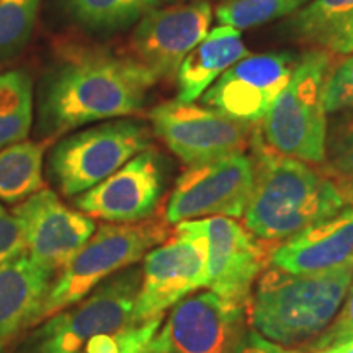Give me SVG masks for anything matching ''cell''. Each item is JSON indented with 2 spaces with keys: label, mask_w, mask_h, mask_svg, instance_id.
I'll use <instances>...</instances> for the list:
<instances>
[{
  "label": "cell",
  "mask_w": 353,
  "mask_h": 353,
  "mask_svg": "<svg viewBox=\"0 0 353 353\" xmlns=\"http://www.w3.org/2000/svg\"><path fill=\"white\" fill-rule=\"evenodd\" d=\"M156 83L151 70L130 56L65 46L38 85V138L52 139L90 123L138 113Z\"/></svg>",
  "instance_id": "1"
},
{
  "label": "cell",
  "mask_w": 353,
  "mask_h": 353,
  "mask_svg": "<svg viewBox=\"0 0 353 353\" xmlns=\"http://www.w3.org/2000/svg\"><path fill=\"white\" fill-rule=\"evenodd\" d=\"M250 144L254 182L242 218L257 239L280 244L348 206L321 167L275 152L259 130Z\"/></svg>",
  "instance_id": "2"
},
{
  "label": "cell",
  "mask_w": 353,
  "mask_h": 353,
  "mask_svg": "<svg viewBox=\"0 0 353 353\" xmlns=\"http://www.w3.org/2000/svg\"><path fill=\"white\" fill-rule=\"evenodd\" d=\"M353 280V262L316 273L278 268L260 276L247 306L250 324L280 345L314 341L337 316Z\"/></svg>",
  "instance_id": "3"
},
{
  "label": "cell",
  "mask_w": 353,
  "mask_h": 353,
  "mask_svg": "<svg viewBox=\"0 0 353 353\" xmlns=\"http://www.w3.org/2000/svg\"><path fill=\"white\" fill-rule=\"evenodd\" d=\"M332 64L324 50L304 52L296 61L290 82L273 101L257 128L260 138L281 156L322 165L327 152V113L322 87Z\"/></svg>",
  "instance_id": "4"
},
{
  "label": "cell",
  "mask_w": 353,
  "mask_h": 353,
  "mask_svg": "<svg viewBox=\"0 0 353 353\" xmlns=\"http://www.w3.org/2000/svg\"><path fill=\"white\" fill-rule=\"evenodd\" d=\"M170 236V224L161 216H151L138 223L101 224L76 257L54 278L43 303L38 324L79 303L101 281L132 267Z\"/></svg>",
  "instance_id": "5"
},
{
  "label": "cell",
  "mask_w": 353,
  "mask_h": 353,
  "mask_svg": "<svg viewBox=\"0 0 353 353\" xmlns=\"http://www.w3.org/2000/svg\"><path fill=\"white\" fill-rule=\"evenodd\" d=\"M141 278L138 267L114 273L90 291V296L41 321L15 353H77L94 335L131 327Z\"/></svg>",
  "instance_id": "6"
},
{
  "label": "cell",
  "mask_w": 353,
  "mask_h": 353,
  "mask_svg": "<svg viewBox=\"0 0 353 353\" xmlns=\"http://www.w3.org/2000/svg\"><path fill=\"white\" fill-rule=\"evenodd\" d=\"M151 148L143 123L117 120L65 136L48 157V176L64 196L82 195Z\"/></svg>",
  "instance_id": "7"
},
{
  "label": "cell",
  "mask_w": 353,
  "mask_h": 353,
  "mask_svg": "<svg viewBox=\"0 0 353 353\" xmlns=\"http://www.w3.org/2000/svg\"><path fill=\"white\" fill-rule=\"evenodd\" d=\"M143 278L136 298L134 325L164 316L167 309L206 286V242L193 228L192 221L176 224L172 234L157 249L144 255Z\"/></svg>",
  "instance_id": "8"
},
{
  "label": "cell",
  "mask_w": 353,
  "mask_h": 353,
  "mask_svg": "<svg viewBox=\"0 0 353 353\" xmlns=\"http://www.w3.org/2000/svg\"><path fill=\"white\" fill-rule=\"evenodd\" d=\"M149 120L157 138L187 167L244 152L254 132L250 125L195 101H165L149 112Z\"/></svg>",
  "instance_id": "9"
},
{
  "label": "cell",
  "mask_w": 353,
  "mask_h": 353,
  "mask_svg": "<svg viewBox=\"0 0 353 353\" xmlns=\"http://www.w3.org/2000/svg\"><path fill=\"white\" fill-rule=\"evenodd\" d=\"M252 182L254 162L244 152L188 167L176 179L164 219L169 224H179L208 216L241 218Z\"/></svg>",
  "instance_id": "10"
},
{
  "label": "cell",
  "mask_w": 353,
  "mask_h": 353,
  "mask_svg": "<svg viewBox=\"0 0 353 353\" xmlns=\"http://www.w3.org/2000/svg\"><path fill=\"white\" fill-rule=\"evenodd\" d=\"M192 224L206 242V286L229 303L249 306L254 281L276 244L257 239L228 216L192 219Z\"/></svg>",
  "instance_id": "11"
},
{
  "label": "cell",
  "mask_w": 353,
  "mask_h": 353,
  "mask_svg": "<svg viewBox=\"0 0 353 353\" xmlns=\"http://www.w3.org/2000/svg\"><path fill=\"white\" fill-rule=\"evenodd\" d=\"M247 307L213 291L176 303L145 353H231L244 334Z\"/></svg>",
  "instance_id": "12"
},
{
  "label": "cell",
  "mask_w": 353,
  "mask_h": 353,
  "mask_svg": "<svg viewBox=\"0 0 353 353\" xmlns=\"http://www.w3.org/2000/svg\"><path fill=\"white\" fill-rule=\"evenodd\" d=\"M26 254L34 263L57 276L94 236L95 221L69 208L56 192L41 188L13 208Z\"/></svg>",
  "instance_id": "13"
},
{
  "label": "cell",
  "mask_w": 353,
  "mask_h": 353,
  "mask_svg": "<svg viewBox=\"0 0 353 353\" xmlns=\"http://www.w3.org/2000/svg\"><path fill=\"white\" fill-rule=\"evenodd\" d=\"M213 8L206 0L152 8L136 23L132 59L159 79H174L180 64L210 32Z\"/></svg>",
  "instance_id": "14"
},
{
  "label": "cell",
  "mask_w": 353,
  "mask_h": 353,
  "mask_svg": "<svg viewBox=\"0 0 353 353\" xmlns=\"http://www.w3.org/2000/svg\"><path fill=\"white\" fill-rule=\"evenodd\" d=\"M296 57L290 52L249 54L203 94V103L245 125H259L290 82Z\"/></svg>",
  "instance_id": "15"
},
{
  "label": "cell",
  "mask_w": 353,
  "mask_h": 353,
  "mask_svg": "<svg viewBox=\"0 0 353 353\" xmlns=\"http://www.w3.org/2000/svg\"><path fill=\"white\" fill-rule=\"evenodd\" d=\"M165 185L164 159L149 148L103 182L76 198V208L92 219L138 223L156 213Z\"/></svg>",
  "instance_id": "16"
},
{
  "label": "cell",
  "mask_w": 353,
  "mask_h": 353,
  "mask_svg": "<svg viewBox=\"0 0 353 353\" xmlns=\"http://www.w3.org/2000/svg\"><path fill=\"white\" fill-rule=\"evenodd\" d=\"M348 262H353V206L276 244L268 260L288 273L324 272Z\"/></svg>",
  "instance_id": "17"
},
{
  "label": "cell",
  "mask_w": 353,
  "mask_h": 353,
  "mask_svg": "<svg viewBox=\"0 0 353 353\" xmlns=\"http://www.w3.org/2000/svg\"><path fill=\"white\" fill-rule=\"evenodd\" d=\"M54 278L26 252L0 265V353L26 329L37 327Z\"/></svg>",
  "instance_id": "18"
},
{
  "label": "cell",
  "mask_w": 353,
  "mask_h": 353,
  "mask_svg": "<svg viewBox=\"0 0 353 353\" xmlns=\"http://www.w3.org/2000/svg\"><path fill=\"white\" fill-rule=\"evenodd\" d=\"M249 56L241 30L221 25L188 52L176 72V100L193 103L200 99L229 68Z\"/></svg>",
  "instance_id": "19"
},
{
  "label": "cell",
  "mask_w": 353,
  "mask_h": 353,
  "mask_svg": "<svg viewBox=\"0 0 353 353\" xmlns=\"http://www.w3.org/2000/svg\"><path fill=\"white\" fill-rule=\"evenodd\" d=\"M46 141H20L0 151V201L19 205L43 188Z\"/></svg>",
  "instance_id": "20"
},
{
  "label": "cell",
  "mask_w": 353,
  "mask_h": 353,
  "mask_svg": "<svg viewBox=\"0 0 353 353\" xmlns=\"http://www.w3.org/2000/svg\"><path fill=\"white\" fill-rule=\"evenodd\" d=\"M159 0H64L65 10L82 28L113 33L138 23Z\"/></svg>",
  "instance_id": "21"
},
{
  "label": "cell",
  "mask_w": 353,
  "mask_h": 353,
  "mask_svg": "<svg viewBox=\"0 0 353 353\" xmlns=\"http://www.w3.org/2000/svg\"><path fill=\"white\" fill-rule=\"evenodd\" d=\"M312 0H224L216 8L221 25L237 30L252 28L276 19L291 17Z\"/></svg>",
  "instance_id": "22"
},
{
  "label": "cell",
  "mask_w": 353,
  "mask_h": 353,
  "mask_svg": "<svg viewBox=\"0 0 353 353\" xmlns=\"http://www.w3.org/2000/svg\"><path fill=\"white\" fill-rule=\"evenodd\" d=\"M41 0H0V61L23 52L33 37Z\"/></svg>",
  "instance_id": "23"
},
{
  "label": "cell",
  "mask_w": 353,
  "mask_h": 353,
  "mask_svg": "<svg viewBox=\"0 0 353 353\" xmlns=\"http://www.w3.org/2000/svg\"><path fill=\"white\" fill-rule=\"evenodd\" d=\"M353 15V0H312L291 15L290 30L303 41L316 44L325 33Z\"/></svg>",
  "instance_id": "24"
},
{
  "label": "cell",
  "mask_w": 353,
  "mask_h": 353,
  "mask_svg": "<svg viewBox=\"0 0 353 353\" xmlns=\"http://www.w3.org/2000/svg\"><path fill=\"white\" fill-rule=\"evenodd\" d=\"M335 183L348 206H353V126L337 131L327 141L324 164L319 165Z\"/></svg>",
  "instance_id": "25"
},
{
  "label": "cell",
  "mask_w": 353,
  "mask_h": 353,
  "mask_svg": "<svg viewBox=\"0 0 353 353\" xmlns=\"http://www.w3.org/2000/svg\"><path fill=\"white\" fill-rule=\"evenodd\" d=\"M34 114V83L25 69L0 72V117Z\"/></svg>",
  "instance_id": "26"
},
{
  "label": "cell",
  "mask_w": 353,
  "mask_h": 353,
  "mask_svg": "<svg viewBox=\"0 0 353 353\" xmlns=\"http://www.w3.org/2000/svg\"><path fill=\"white\" fill-rule=\"evenodd\" d=\"M325 113L353 112V52L332 63L322 87Z\"/></svg>",
  "instance_id": "27"
},
{
  "label": "cell",
  "mask_w": 353,
  "mask_h": 353,
  "mask_svg": "<svg viewBox=\"0 0 353 353\" xmlns=\"http://www.w3.org/2000/svg\"><path fill=\"white\" fill-rule=\"evenodd\" d=\"M353 339V280L350 288L347 291V296L343 299L337 316L327 325L321 335H317L314 341L309 342L306 350L316 352L324 350V348L337 347Z\"/></svg>",
  "instance_id": "28"
},
{
  "label": "cell",
  "mask_w": 353,
  "mask_h": 353,
  "mask_svg": "<svg viewBox=\"0 0 353 353\" xmlns=\"http://www.w3.org/2000/svg\"><path fill=\"white\" fill-rule=\"evenodd\" d=\"M25 252L26 245L19 221L0 205V265Z\"/></svg>",
  "instance_id": "29"
},
{
  "label": "cell",
  "mask_w": 353,
  "mask_h": 353,
  "mask_svg": "<svg viewBox=\"0 0 353 353\" xmlns=\"http://www.w3.org/2000/svg\"><path fill=\"white\" fill-rule=\"evenodd\" d=\"M316 46H319V50L339 52V54H350V52H353V15L325 33L316 43Z\"/></svg>",
  "instance_id": "30"
},
{
  "label": "cell",
  "mask_w": 353,
  "mask_h": 353,
  "mask_svg": "<svg viewBox=\"0 0 353 353\" xmlns=\"http://www.w3.org/2000/svg\"><path fill=\"white\" fill-rule=\"evenodd\" d=\"M231 353H298V350L288 352L280 343L265 339L257 330H247L241 335Z\"/></svg>",
  "instance_id": "31"
},
{
  "label": "cell",
  "mask_w": 353,
  "mask_h": 353,
  "mask_svg": "<svg viewBox=\"0 0 353 353\" xmlns=\"http://www.w3.org/2000/svg\"><path fill=\"white\" fill-rule=\"evenodd\" d=\"M85 353H120V342L114 334H99L88 339L85 343Z\"/></svg>",
  "instance_id": "32"
},
{
  "label": "cell",
  "mask_w": 353,
  "mask_h": 353,
  "mask_svg": "<svg viewBox=\"0 0 353 353\" xmlns=\"http://www.w3.org/2000/svg\"><path fill=\"white\" fill-rule=\"evenodd\" d=\"M339 353H353V339L339 345Z\"/></svg>",
  "instance_id": "33"
},
{
  "label": "cell",
  "mask_w": 353,
  "mask_h": 353,
  "mask_svg": "<svg viewBox=\"0 0 353 353\" xmlns=\"http://www.w3.org/2000/svg\"><path fill=\"white\" fill-rule=\"evenodd\" d=\"M311 353H339V345L337 347H330V348H324V350H316Z\"/></svg>",
  "instance_id": "34"
},
{
  "label": "cell",
  "mask_w": 353,
  "mask_h": 353,
  "mask_svg": "<svg viewBox=\"0 0 353 353\" xmlns=\"http://www.w3.org/2000/svg\"><path fill=\"white\" fill-rule=\"evenodd\" d=\"M165 2H170V0H165Z\"/></svg>",
  "instance_id": "35"
}]
</instances>
